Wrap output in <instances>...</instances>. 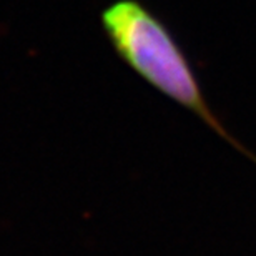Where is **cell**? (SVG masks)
I'll list each match as a JSON object with an SVG mask.
<instances>
[{"instance_id":"cell-1","label":"cell","mask_w":256,"mask_h":256,"mask_svg":"<svg viewBox=\"0 0 256 256\" xmlns=\"http://www.w3.org/2000/svg\"><path fill=\"white\" fill-rule=\"evenodd\" d=\"M102 27L116 55L148 85L198 116L234 150L250 152L208 104L194 66L165 22L138 0H115L100 15Z\"/></svg>"}]
</instances>
